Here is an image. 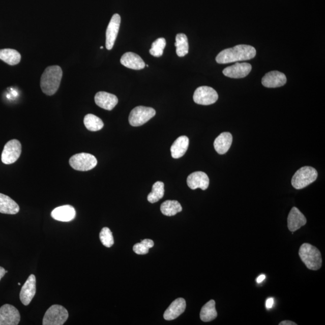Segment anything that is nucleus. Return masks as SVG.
<instances>
[{
    "label": "nucleus",
    "mask_w": 325,
    "mask_h": 325,
    "mask_svg": "<svg viewBox=\"0 0 325 325\" xmlns=\"http://www.w3.org/2000/svg\"><path fill=\"white\" fill-rule=\"evenodd\" d=\"M265 279V275H261L259 276V277L257 279V283H261L262 281H263Z\"/></svg>",
    "instance_id": "obj_35"
},
{
    "label": "nucleus",
    "mask_w": 325,
    "mask_h": 325,
    "mask_svg": "<svg viewBox=\"0 0 325 325\" xmlns=\"http://www.w3.org/2000/svg\"><path fill=\"white\" fill-rule=\"evenodd\" d=\"M189 144V138L186 136H180L173 142L170 152L173 159H180L185 155L188 149Z\"/></svg>",
    "instance_id": "obj_21"
},
{
    "label": "nucleus",
    "mask_w": 325,
    "mask_h": 325,
    "mask_svg": "<svg viewBox=\"0 0 325 325\" xmlns=\"http://www.w3.org/2000/svg\"><path fill=\"white\" fill-rule=\"evenodd\" d=\"M183 208L177 201L167 200L162 203L160 206L161 212L167 216H173L182 211Z\"/></svg>",
    "instance_id": "obj_26"
},
{
    "label": "nucleus",
    "mask_w": 325,
    "mask_h": 325,
    "mask_svg": "<svg viewBox=\"0 0 325 325\" xmlns=\"http://www.w3.org/2000/svg\"><path fill=\"white\" fill-rule=\"evenodd\" d=\"M96 157L88 153L75 154L70 159V165L78 171H88L94 168L97 165Z\"/></svg>",
    "instance_id": "obj_6"
},
{
    "label": "nucleus",
    "mask_w": 325,
    "mask_h": 325,
    "mask_svg": "<svg viewBox=\"0 0 325 325\" xmlns=\"http://www.w3.org/2000/svg\"><path fill=\"white\" fill-rule=\"evenodd\" d=\"M317 176L316 169L310 166H304L294 173L291 180V185L294 189H304L314 182Z\"/></svg>",
    "instance_id": "obj_4"
},
{
    "label": "nucleus",
    "mask_w": 325,
    "mask_h": 325,
    "mask_svg": "<svg viewBox=\"0 0 325 325\" xmlns=\"http://www.w3.org/2000/svg\"><path fill=\"white\" fill-rule=\"evenodd\" d=\"M95 101L98 106L107 110H113L118 103L116 95L106 92H99L95 95Z\"/></svg>",
    "instance_id": "obj_16"
},
{
    "label": "nucleus",
    "mask_w": 325,
    "mask_h": 325,
    "mask_svg": "<svg viewBox=\"0 0 325 325\" xmlns=\"http://www.w3.org/2000/svg\"><path fill=\"white\" fill-rule=\"evenodd\" d=\"M68 311L60 305H53L46 311L42 321L44 325H62L68 320Z\"/></svg>",
    "instance_id": "obj_5"
},
{
    "label": "nucleus",
    "mask_w": 325,
    "mask_h": 325,
    "mask_svg": "<svg viewBox=\"0 0 325 325\" xmlns=\"http://www.w3.org/2000/svg\"><path fill=\"white\" fill-rule=\"evenodd\" d=\"M156 110L152 107H136L131 110L129 117L131 126L139 127L146 123L156 115Z\"/></svg>",
    "instance_id": "obj_7"
},
{
    "label": "nucleus",
    "mask_w": 325,
    "mask_h": 325,
    "mask_svg": "<svg viewBox=\"0 0 325 325\" xmlns=\"http://www.w3.org/2000/svg\"><path fill=\"white\" fill-rule=\"evenodd\" d=\"M19 211L18 203L9 196L0 193V213L3 214L15 215Z\"/></svg>",
    "instance_id": "obj_23"
},
{
    "label": "nucleus",
    "mask_w": 325,
    "mask_h": 325,
    "mask_svg": "<svg viewBox=\"0 0 325 325\" xmlns=\"http://www.w3.org/2000/svg\"><path fill=\"white\" fill-rule=\"evenodd\" d=\"M187 183L192 190L199 188L205 190L209 188L210 180L208 175L205 172L198 171L190 174L187 179Z\"/></svg>",
    "instance_id": "obj_15"
},
{
    "label": "nucleus",
    "mask_w": 325,
    "mask_h": 325,
    "mask_svg": "<svg viewBox=\"0 0 325 325\" xmlns=\"http://www.w3.org/2000/svg\"><path fill=\"white\" fill-rule=\"evenodd\" d=\"M121 64L124 67L134 70H140L145 67V64L140 55L132 52H127L121 58Z\"/></svg>",
    "instance_id": "obj_20"
},
{
    "label": "nucleus",
    "mask_w": 325,
    "mask_h": 325,
    "mask_svg": "<svg viewBox=\"0 0 325 325\" xmlns=\"http://www.w3.org/2000/svg\"><path fill=\"white\" fill-rule=\"evenodd\" d=\"M154 245L152 240L144 239L133 246V251L138 255H145Z\"/></svg>",
    "instance_id": "obj_30"
},
{
    "label": "nucleus",
    "mask_w": 325,
    "mask_h": 325,
    "mask_svg": "<svg viewBox=\"0 0 325 325\" xmlns=\"http://www.w3.org/2000/svg\"><path fill=\"white\" fill-rule=\"evenodd\" d=\"M287 223L289 230L294 232L307 224V219L300 210L294 206L289 213Z\"/></svg>",
    "instance_id": "obj_18"
},
{
    "label": "nucleus",
    "mask_w": 325,
    "mask_h": 325,
    "mask_svg": "<svg viewBox=\"0 0 325 325\" xmlns=\"http://www.w3.org/2000/svg\"><path fill=\"white\" fill-rule=\"evenodd\" d=\"M262 84L265 87L275 88L284 86L286 83L287 77L281 72L274 71L268 72L262 78Z\"/></svg>",
    "instance_id": "obj_14"
},
{
    "label": "nucleus",
    "mask_w": 325,
    "mask_h": 325,
    "mask_svg": "<svg viewBox=\"0 0 325 325\" xmlns=\"http://www.w3.org/2000/svg\"><path fill=\"white\" fill-rule=\"evenodd\" d=\"M18 285H21L20 282H19Z\"/></svg>",
    "instance_id": "obj_37"
},
{
    "label": "nucleus",
    "mask_w": 325,
    "mask_h": 325,
    "mask_svg": "<svg viewBox=\"0 0 325 325\" xmlns=\"http://www.w3.org/2000/svg\"><path fill=\"white\" fill-rule=\"evenodd\" d=\"M164 183L161 182H157L154 184L152 188V191L147 195V199L150 203H155L158 202L160 199H162L165 193V189H164Z\"/></svg>",
    "instance_id": "obj_29"
},
{
    "label": "nucleus",
    "mask_w": 325,
    "mask_h": 325,
    "mask_svg": "<svg viewBox=\"0 0 325 325\" xmlns=\"http://www.w3.org/2000/svg\"><path fill=\"white\" fill-rule=\"evenodd\" d=\"M121 24V16L116 14L111 17L106 31V47L108 50L113 48Z\"/></svg>",
    "instance_id": "obj_11"
},
{
    "label": "nucleus",
    "mask_w": 325,
    "mask_h": 325,
    "mask_svg": "<svg viewBox=\"0 0 325 325\" xmlns=\"http://www.w3.org/2000/svg\"><path fill=\"white\" fill-rule=\"evenodd\" d=\"M256 55V50L251 45H239L225 49L217 55L216 61L219 64H226L251 60Z\"/></svg>",
    "instance_id": "obj_1"
},
{
    "label": "nucleus",
    "mask_w": 325,
    "mask_h": 325,
    "mask_svg": "<svg viewBox=\"0 0 325 325\" xmlns=\"http://www.w3.org/2000/svg\"><path fill=\"white\" fill-rule=\"evenodd\" d=\"M100 239L102 244L107 248H110L114 244L112 232L107 227H104L101 229L100 233Z\"/></svg>",
    "instance_id": "obj_32"
},
{
    "label": "nucleus",
    "mask_w": 325,
    "mask_h": 325,
    "mask_svg": "<svg viewBox=\"0 0 325 325\" xmlns=\"http://www.w3.org/2000/svg\"><path fill=\"white\" fill-rule=\"evenodd\" d=\"M186 308V303L185 299H176L167 308L163 315L164 318L166 320L175 319L185 312Z\"/></svg>",
    "instance_id": "obj_17"
},
{
    "label": "nucleus",
    "mask_w": 325,
    "mask_h": 325,
    "mask_svg": "<svg viewBox=\"0 0 325 325\" xmlns=\"http://www.w3.org/2000/svg\"><path fill=\"white\" fill-rule=\"evenodd\" d=\"M36 291V280L34 275L29 276L27 281L23 285L20 294V300L23 305H27L31 304L33 299L35 296Z\"/></svg>",
    "instance_id": "obj_12"
},
{
    "label": "nucleus",
    "mask_w": 325,
    "mask_h": 325,
    "mask_svg": "<svg viewBox=\"0 0 325 325\" xmlns=\"http://www.w3.org/2000/svg\"><path fill=\"white\" fill-rule=\"evenodd\" d=\"M175 46L176 48L177 55L182 57L185 56L189 52L188 39L185 34H179L176 36Z\"/></svg>",
    "instance_id": "obj_27"
},
{
    "label": "nucleus",
    "mask_w": 325,
    "mask_h": 325,
    "mask_svg": "<svg viewBox=\"0 0 325 325\" xmlns=\"http://www.w3.org/2000/svg\"><path fill=\"white\" fill-rule=\"evenodd\" d=\"M103 47H101V49H103Z\"/></svg>",
    "instance_id": "obj_38"
},
{
    "label": "nucleus",
    "mask_w": 325,
    "mask_h": 325,
    "mask_svg": "<svg viewBox=\"0 0 325 325\" xmlns=\"http://www.w3.org/2000/svg\"><path fill=\"white\" fill-rule=\"evenodd\" d=\"M20 320L19 311L13 305L5 304L0 308V325H17Z\"/></svg>",
    "instance_id": "obj_10"
},
{
    "label": "nucleus",
    "mask_w": 325,
    "mask_h": 325,
    "mask_svg": "<svg viewBox=\"0 0 325 325\" xmlns=\"http://www.w3.org/2000/svg\"><path fill=\"white\" fill-rule=\"evenodd\" d=\"M252 66L248 63H236L224 69L223 74L225 76L232 78H244L250 73Z\"/></svg>",
    "instance_id": "obj_13"
},
{
    "label": "nucleus",
    "mask_w": 325,
    "mask_h": 325,
    "mask_svg": "<svg viewBox=\"0 0 325 325\" xmlns=\"http://www.w3.org/2000/svg\"><path fill=\"white\" fill-rule=\"evenodd\" d=\"M215 305L216 303L214 300H210L203 305L200 312V318L202 321L209 322L215 319L218 316Z\"/></svg>",
    "instance_id": "obj_25"
},
{
    "label": "nucleus",
    "mask_w": 325,
    "mask_h": 325,
    "mask_svg": "<svg viewBox=\"0 0 325 325\" xmlns=\"http://www.w3.org/2000/svg\"><path fill=\"white\" fill-rule=\"evenodd\" d=\"M6 274V272L5 269L0 267V281H1L2 278L4 277Z\"/></svg>",
    "instance_id": "obj_36"
},
{
    "label": "nucleus",
    "mask_w": 325,
    "mask_h": 325,
    "mask_svg": "<svg viewBox=\"0 0 325 325\" xmlns=\"http://www.w3.org/2000/svg\"><path fill=\"white\" fill-rule=\"evenodd\" d=\"M274 304V300L273 298H271L268 299L267 302H265V307H267V309H271V308L273 307Z\"/></svg>",
    "instance_id": "obj_33"
},
{
    "label": "nucleus",
    "mask_w": 325,
    "mask_h": 325,
    "mask_svg": "<svg viewBox=\"0 0 325 325\" xmlns=\"http://www.w3.org/2000/svg\"><path fill=\"white\" fill-rule=\"evenodd\" d=\"M22 152L20 142L13 139L6 143L2 154V161L5 165H11L18 160Z\"/></svg>",
    "instance_id": "obj_8"
},
{
    "label": "nucleus",
    "mask_w": 325,
    "mask_h": 325,
    "mask_svg": "<svg viewBox=\"0 0 325 325\" xmlns=\"http://www.w3.org/2000/svg\"><path fill=\"white\" fill-rule=\"evenodd\" d=\"M166 45L165 38H160L157 39L152 44V48L150 49V53L154 57H159L163 54V50Z\"/></svg>",
    "instance_id": "obj_31"
},
{
    "label": "nucleus",
    "mask_w": 325,
    "mask_h": 325,
    "mask_svg": "<svg viewBox=\"0 0 325 325\" xmlns=\"http://www.w3.org/2000/svg\"><path fill=\"white\" fill-rule=\"evenodd\" d=\"M232 142V136L228 132L222 133L214 142V147L216 152L219 154H224L228 152Z\"/></svg>",
    "instance_id": "obj_22"
},
{
    "label": "nucleus",
    "mask_w": 325,
    "mask_h": 325,
    "mask_svg": "<svg viewBox=\"0 0 325 325\" xmlns=\"http://www.w3.org/2000/svg\"><path fill=\"white\" fill-rule=\"evenodd\" d=\"M85 127L91 131L101 130L104 127V123L100 117L93 114H87L84 118Z\"/></svg>",
    "instance_id": "obj_28"
},
{
    "label": "nucleus",
    "mask_w": 325,
    "mask_h": 325,
    "mask_svg": "<svg viewBox=\"0 0 325 325\" xmlns=\"http://www.w3.org/2000/svg\"><path fill=\"white\" fill-rule=\"evenodd\" d=\"M299 255L307 268L310 270L317 271L322 264V258L319 250L309 244L302 245Z\"/></svg>",
    "instance_id": "obj_3"
},
{
    "label": "nucleus",
    "mask_w": 325,
    "mask_h": 325,
    "mask_svg": "<svg viewBox=\"0 0 325 325\" xmlns=\"http://www.w3.org/2000/svg\"><path fill=\"white\" fill-rule=\"evenodd\" d=\"M218 100V94L211 87L201 86L197 88L193 95L195 103L203 106H208L216 103Z\"/></svg>",
    "instance_id": "obj_9"
},
{
    "label": "nucleus",
    "mask_w": 325,
    "mask_h": 325,
    "mask_svg": "<svg viewBox=\"0 0 325 325\" xmlns=\"http://www.w3.org/2000/svg\"><path fill=\"white\" fill-rule=\"evenodd\" d=\"M280 325H297L296 323L293 322L292 321L289 320H284L281 321V323H279Z\"/></svg>",
    "instance_id": "obj_34"
},
{
    "label": "nucleus",
    "mask_w": 325,
    "mask_h": 325,
    "mask_svg": "<svg viewBox=\"0 0 325 325\" xmlns=\"http://www.w3.org/2000/svg\"><path fill=\"white\" fill-rule=\"evenodd\" d=\"M51 215L52 218L56 221L67 222L74 219L76 212L73 206L65 205L58 206L52 210Z\"/></svg>",
    "instance_id": "obj_19"
},
{
    "label": "nucleus",
    "mask_w": 325,
    "mask_h": 325,
    "mask_svg": "<svg viewBox=\"0 0 325 325\" xmlns=\"http://www.w3.org/2000/svg\"><path fill=\"white\" fill-rule=\"evenodd\" d=\"M21 54L14 49L6 48L0 50V59L9 65H17L21 61Z\"/></svg>",
    "instance_id": "obj_24"
},
{
    "label": "nucleus",
    "mask_w": 325,
    "mask_h": 325,
    "mask_svg": "<svg viewBox=\"0 0 325 325\" xmlns=\"http://www.w3.org/2000/svg\"><path fill=\"white\" fill-rule=\"evenodd\" d=\"M62 75L63 71L59 66H50L46 68L41 78L42 92L49 96L56 93L60 86Z\"/></svg>",
    "instance_id": "obj_2"
}]
</instances>
